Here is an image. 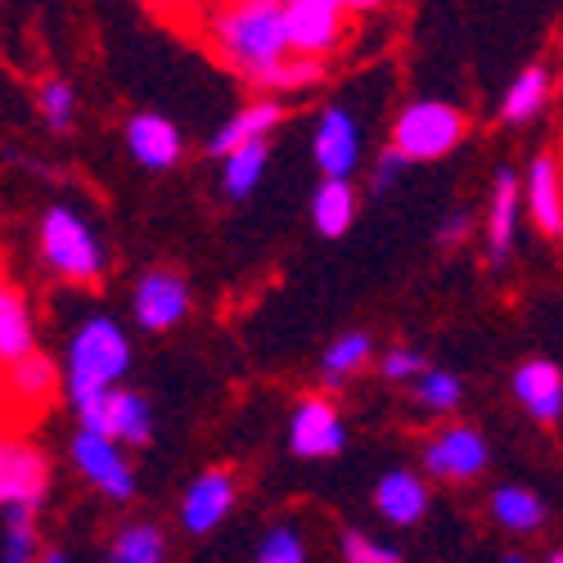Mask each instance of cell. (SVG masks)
<instances>
[{
    "label": "cell",
    "mask_w": 563,
    "mask_h": 563,
    "mask_svg": "<svg viewBox=\"0 0 563 563\" xmlns=\"http://www.w3.org/2000/svg\"><path fill=\"white\" fill-rule=\"evenodd\" d=\"M208 41L217 59L249 86H266V77L294 55L285 0H221L208 19Z\"/></svg>",
    "instance_id": "cell-1"
},
{
    "label": "cell",
    "mask_w": 563,
    "mask_h": 563,
    "mask_svg": "<svg viewBox=\"0 0 563 563\" xmlns=\"http://www.w3.org/2000/svg\"><path fill=\"white\" fill-rule=\"evenodd\" d=\"M131 365V343L122 334V324L96 316V320H86L81 330L73 334L68 343V397L73 406L90 401V397H100L104 388H113L122 374Z\"/></svg>",
    "instance_id": "cell-2"
},
{
    "label": "cell",
    "mask_w": 563,
    "mask_h": 563,
    "mask_svg": "<svg viewBox=\"0 0 563 563\" xmlns=\"http://www.w3.org/2000/svg\"><path fill=\"white\" fill-rule=\"evenodd\" d=\"M41 257L73 285H96L104 275V249L73 208H51L41 217Z\"/></svg>",
    "instance_id": "cell-3"
},
{
    "label": "cell",
    "mask_w": 563,
    "mask_h": 563,
    "mask_svg": "<svg viewBox=\"0 0 563 563\" xmlns=\"http://www.w3.org/2000/svg\"><path fill=\"white\" fill-rule=\"evenodd\" d=\"M468 122L455 104L446 100H419V104H406L397 126H393V150L406 154L410 163H433V158H446L460 140H464Z\"/></svg>",
    "instance_id": "cell-4"
},
{
    "label": "cell",
    "mask_w": 563,
    "mask_h": 563,
    "mask_svg": "<svg viewBox=\"0 0 563 563\" xmlns=\"http://www.w3.org/2000/svg\"><path fill=\"white\" fill-rule=\"evenodd\" d=\"M77 419L86 429H100L109 438H118L122 446H145L154 438V415L145 406L140 393H126V388H104L100 397H90L77 406Z\"/></svg>",
    "instance_id": "cell-5"
},
{
    "label": "cell",
    "mask_w": 563,
    "mask_h": 563,
    "mask_svg": "<svg viewBox=\"0 0 563 563\" xmlns=\"http://www.w3.org/2000/svg\"><path fill=\"white\" fill-rule=\"evenodd\" d=\"M73 464L104 496H113V500H131L135 496V474H131V464L122 460V442L118 438L81 424V433L73 438Z\"/></svg>",
    "instance_id": "cell-6"
},
{
    "label": "cell",
    "mask_w": 563,
    "mask_h": 563,
    "mask_svg": "<svg viewBox=\"0 0 563 563\" xmlns=\"http://www.w3.org/2000/svg\"><path fill=\"white\" fill-rule=\"evenodd\" d=\"M45 492H51V464H45V455L27 442L0 438V509H10V505L36 509Z\"/></svg>",
    "instance_id": "cell-7"
},
{
    "label": "cell",
    "mask_w": 563,
    "mask_h": 563,
    "mask_svg": "<svg viewBox=\"0 0 563 563\" xmlns=\"http://www.w3.org/2000/svg\"><path fill=\"white\" fill-rule=\"evenodd\" d=\"M131 311L140 320V330L163 334V330H172V324H180L185 311H190V285H185L176 271H150V275L135 279Z\"/></svg>",
    "instance_id": "cell-8"
},
{
    "label": "cell",
    "mask_w": 563,
    "mask_h": 563,
    "mask_svg": "<svg viewBox=\"0 0 563 563\" xmlns=\"http://www.w3.org/2000/svg\"><path fill=\"white\" fill-rule=\"evenodd\" d=\"M347 0H285L289 41L298 55H330L343 41Z\"/></svg>",
    "instance_id": "cell-9"
},
{
    "label": "cell",
    "mask_w": 563,
    "mask_h": 563,
    "mask_svg": "<svg viewBox=\"0 0 563 563\" xmlns=\"http://www.w3.org/2000/svg\"><path fill=\"white\" fill-rule=\"evenodd\" d=\"M424 468L433 478H446V483H468L478 478L487 468V442L478 429L468 424H451L442 429L429 446H424Z\"/></svg>",
    "instance_id": "cell-10"
},
{
    "label": "cell",
    "mask_w": 563,
    "mask_h": 563,
    "mask_svg": "<svg viewBox=\"0 0 563 563\" xmlns=\"http://www.w3.org/2000/svg\"><path fill=\"white\" fill-rule=\"evenodd\" d=\"M343 438H347L343 433V419H339V410L324 401V397L302 401L294 410V419H289V446L302 460H330V455H339L343 451Z\"/></svg>",
    "instance_id": "cell-11"
},
{
    "label": "cell",
    "mask_w": 563,
    "mask_h": 563,
    "mask_svg": "<svg viewBox=\"0 0 563 563\" xmlns=\"http://www.w3.org/2000/svg\"><path fill=\"white\" fill-rule=\"evenodd\" d=\"M311 154H316V167L324 176H352L356 172V158H361L356 122L343 109H324L320 122H316V131H311Z\"/></svg>",
    "instance_id": "cell-12"
},
{
    "label": "cell",
    "mask_w": 563,
    "mask_h": 563,
    "mask_svg": "<svg viewBox=\"0 0 563 563\" xmlns=\"http://www.w3.org/2000/svg\"><path fill=\"white\" fill-rule=\"evenodd\" d=\"M514 397L537 419V424H559L563 415V369L545 356H532L514 374Z\"/></svg>",
    "instance_id": "cell-13"
},
{
    "label": "cell",
    "mask_w": 563,
    "mask_h": 563,
    "mask_svg": "<svg viewBox=\"0 0 563 563\" xmlns=\"http://www.w3.org/2000/svg\"><path fill=\"white\" fill-rule=\"evenodd\" d=\"M234 505V478L225 474V468H212V474H203L190 492H185V505H180V523L190 537H208L225 523V514Z\"/></svg>",
    "instance_id": "cell-14"
},
{
    "label": "cell",
    "mask_w": 563,
    "mask_h": 563,
    "mask_svg": "<svg viewBox=\"0 0 563 563\" xmlns=\"http://www.w3.org/2000/svg\"><path fill=\"white\" fill-rule=\"evenodd\" d=\"M126 150H131V158L140 163V167H150V172H167V167H176L180 163V131L167 122V118H158V113H135L131 122H126Z\"/></svg>",
    "instance_id": "cell-15"
},
{
    "label": "cell",
    "mask_w": 563,
    "mask_h": 563,
    "mask_svg": "<svg viewBox=\"0 0 563 563\" xmlns=\"http://www.w3.org/2000/svg\"><path fill=\"white\" fill-rule=\"evenodd\" d=\"M0 384H5V397H10L14 406H32V410H36V406H51V401H55V393H59V369H55L51 356H41V352L32 347V352H23L19 361L5 365Z\"/></svg>",
    "instance_id": "cell-16"
},
{
    "label": "cell",
    "mask_w": 563,
    "mask_h": 563,
    "mask_svg": "<svg viewBox=\"0 0 563 563\" xmlns=\"http://www.w3.org/2000/svg\"><path fill=\"white\" fill-rule=\"evenodd\" d=\"M528 212L541 234H550V240L563 234V167L550 154H541L528 172Z\"/></svg>",
    "instance_id": "cell-17"
},
{
    "label": "cell",
    "mask_w": 563,
    "mask_h": 563,
    "mask_svg": "<svg viewBox=\"0 0 563 563\" xmlns=\"http://www.w3.org/2000/svg\"><path fill=\"white\" fill-rule=\"evenodd\" d=\"M374 505H379V514L388 523L397 528H410L424 519V509H429V487L424 478H415L410 468H393V474L374 487Z\"/></svg>",
    "instance_id": "cell-18"
},
{
    "label": "cell",
    "mask_w": 563,
    "mask_h": 563,
    "mask_svg": "<svg viewBox=\"0 0 563 563\" xmlns=\"http://www.w3.org/2000/svg\"><path fill=\"white\" fill-rule=\"evenodd\" d=\"M279 122H285V104H279V100H253L249 109H240V113H234L217 135H212V154L217 158H225L230 150H240V145H249V140H266Z\"/></svg>",
    "instance_id": "cell-19"
},
{
    "label": "cell",
    "mask_w": 563,
    "mask_h": 563,
    "mask_svg": "<svg viewBox=\"0 0 563 563\" xmlns=\"http://www.w3.org/2000/svg\"><path fill=\"white\" fill-rule=\"evenodd\" d=\"M514 230H519V176L509 167L496 172V190H492V208H487V249L492 262H505L514 249Z\"/></svg>",
    "instance_id": "cell-20"
},
{
    "label": "cell",
    "mask_w": 563,
    "mask_h": 563,
    "mask_svg": "<svg viewBox=\"0 0 563 563\" xmlns=\"http://www.w3.org/2000/svg\"><path fill=\"white\" fill-rule=\"evenodd\" d=\"M352 217H356V190L347 176H324V185L311 199V221L324 240H339V234L352 230Z\"/></svg>",
    "instance_id": "cell-21"
},
{
    "label": "cell",
    "mask_w": 563,
    "mask_h": 563,
    "mask_svg": "<svg viewBox=\"0 0 563 563\" xmlns=\"http://www.w3.org/2000/svg\"><path fill=\"white\" fill-rule=\"evenodd\" d=\"M36 339H32V311H27V298L10 285H0V369L10 361H19L23 352H32Z\"/></svg>",
    "instance_id": "cell-22"
},
{
    "label": "cell",
    "mask_w": 563,
    "mask_h": 563,
    "mask_svg": "<svg viewBox=\"0 0 563 563\" xmlns=\"http://www.w3.org/2000/svg\"><path fill=\"white\" fill-rule=\"evenodd\" d=\"M492 519H496L505 532H514V537H532V532H541V523H545V505H541V496L528 492V487H500V492L492 496Z\"/></svg>",
    "instance_id": "cell-23"
},
{
    "label": "cell",
    "mask_w": 563,
    "mask_h": 563,
    "mask_svg": "<svg viewBox=\"0 0 563 563\" xmlns=\"http://www.w3.org/2000/svg\"><path fill=\"white\" fill-rule=\"evenodd\" d=\"M221 163H225V167H221V185H225V195H230V199H249V195L257 190V180L266 176L271 145H266V140H249V145L230 150Z\"/></svg>",
    "instance_id": "cell-24"
},
{
    "label": "cell",
    "mask_w": 563,
    "mask_h": 563,
    "mask_svg": "<svg viewBox=\"0 0 563 563\" xmlns=\"http://www.w3.org/2000/svg\"><path fill=\"white\" fill-rule=\"evenodd\" d=\"M545 100H550V77H545V68H528V73H519V81L505 90L500 118H505V122H528V118H537V113L545 109Z\"/></svg>",
    "instance_id": "cell-25"
},
{
    "label": "cell",
    "mask_w": 563,
    "mask_h": 563,
    "mask_svg": "<svg viewBox=\"0 0 563 563\" xmlns=\"http://www.w3.org/2000/svg\"><path fill=\"white\" fill-rule=\"evenodd\" d=\"M118 563H158L167 554V537L154 528V523H131L113 537V550H109Z\"/></svg>",
    "instance_id": "cell-26"
},
{
    "label": "cell",
    "mask_w": 563,
    "mask_h": 563,
    "mask_svg": "<svg viewBox=\"0 0 563 563\" xmlns=\"http://www.w3.org/2000/svg\"><path fill=\"white\" fill-rule=\"evenodd\" d=\"M0 514H5V528H0L5 545H0V554H5L10 563H27V559H36V509H27V505H10V509H0Z\"/></svg>",
    "instance_id": "cell-27"
},
{
    "label": "cell",
    "mask_w": 563,
    "mask_h": 563,
    "mask_svg": "<svg viewBox=\"0 0 563 563\" xmlns=\"http://www.w3.org/2000/svg\"><path fill=\"white\" fill-rule=\"evenodd\" d=\"M369 339L365 334H343L339 343H330V352H324V384L330 388H339V384H347L352 374L369 361Z\"/></svg>",
    "instance_id": "cell-28"
},
{
    "label": "cell",
    "mask_w": 563,
    "mask_h": 563,
    "mask_svg": "<svg viewBox=\"0 0 563 563\" xmlns=\"http://www.w3.org/2000/svg\"><path fill=\"white\" fill-rule=\"evenodd\" d=\"M324 77V64H320V55H289L285 64H279L271 77H266V86L262 90H279V96H285V90H302V86H316Z\"/></svg>",
    "instance_id": "cell-29"
},
{
    "label": "cell",
    "mask_w": 563,
    "mask_h": 563,
    "mask_svg": "<svg viewBox=\"0 0 563 563\" xmlns=\"http://www.w3.org/2000/svg\"><path fill=\"white\" fill-rule=\"evenodd\" d=\"M419 401H424L429 410H455L460 406V397H464V384L455 379V374H446V369H424L419 374V393H415Z\"/></svg>",
    "instance_id": "cell-30"
},
{
    "label": "cell",
    "mask_w": 563,
    "mask_h": 563,
    "mask_svg": "<svg viewBox=\"0 0 563 563\" xmlns=\"http://www.w3.org/2000/svg\"><path fill=\"white\" fill-rule=\"evenodd\" d=\"M73 109H77V96H73L68 81L51 77L41 86V118H45V126H51V131H68L73 126Z\"/></svg>",
    "instance_id": "cell-31"
},
{
    "label": "cell",
    "mask_w": 563,
    "mask_h": 563,
    "mask_svg": "<svg viewBox=\"0 0 563 563\" xmlns=\"http://www.w3.org/2000/svg\"><path fill=\"white\" fill-rule=\"evenodd\" d=\"M257 559L262 563H302L307 559V545H302V537L294 528H275V532L262 537Z\"/></svg>",
    "instance_id": "cell-32"
},
{
    "label": "cell",
    "mask_w": 563,
    "mask_h": 563,
    "mask_svg": "<svg viewBox=\"0 0 563 563\" xmlns=\"http://www.w3.org/2000/svg\"><path fill=\"white\" fill-rule=\"evenodd\" d=\"M343 559H347V563H397L401 554L388 550V545H374V541L361 537V532H347V537H343Z\"/></svg>",
    "instance_id": "cell-33"
},
{
    "label": "cell",
    "mask_w": 563,
    "mask_h": 563,
    "mask_svg": "<svg viewBox=\"0 0 563 563\" xmlns=\"http://www.w3.org/2000/svg\"><path fill=\"white\" fill-rule=\"evenodd\" d=\"M384 379H393V384H401V379H415V374H424V356L419 352H410V347H393L388 356H384Z\"/></svg>",
    "instance_id": "cell-34"
},
{
    "label": "cell",
    "mask_w": 563,
    "mask_h": 563,
    "mask_svg": "<svg viewBox=\"0 0 563 563\" xmlns=\"http://www.w3.org/2000/svg\"><path fill=\"white\" fill-rule=\"evenodd\" d=\"M468 225H474V217H468V212H455V217H446V225H442L438 240H442V244H460L464 234H468Z\"/></svg>",
    "instance_id": "cell-35"
},
{
    "label": "cell",
    "mask_w": 563,
    "mask_h": 563,
    "mask_svg": "<svg viewBox=\"0 0 563 563\" xmlns=\"http://www.w3.org/2000/svg\"><path fill=\"white\" fill-rule=\"evenodd\" d=\"M145 5H150V10H158V14H167V10H180L185 0H145Z\"/></svg>",
    "instance_id": "cell-36"
},
{
    "label": "cell",
    "mask_w": 563,
    "mask_h": 563,
    "mask_svg": "<svg viewBox=\"0 0 563 563\" xmlns=\"http://www.w3.org/2000/svg\"><path fill=\"white\" fill-rule=\"evenodd\" d=\"M379 0H347V10H374Z\"/></svg>",
    "instance_id": "cell-37"
},
{
    "label": "cell",
    "mask_w": 563,
    "mask_h": 563,
    "mask_svg": "<svg viewBox=\"0 0 563 563\" xmlns=\"http://www.w3.org/2000/svg\"><path fill=\"white\" fill-rule=\"evenodd\" d=\"M0 285H5V275H0Z\"/></svg>",
    "instance_id": "cell-38"
}]
</instances>
